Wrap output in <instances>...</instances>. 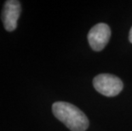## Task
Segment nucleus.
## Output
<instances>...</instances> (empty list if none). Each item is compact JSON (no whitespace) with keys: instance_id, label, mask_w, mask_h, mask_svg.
Listing matches in <instances>:
<instances>
[{"instance_id":"f257e3e1","label":"nucleus","mask_w":132,"mask_h":131,"mask_svg":"<svg viewBox=\"0 0 132 131\" xmlns=\"http://www.w3.org/2000/svg\"><path fill=\"white\" fill-rule=\"evenodd\" d=\"M54 116L63 123L71 131H85L89 127V119L76 106L65 101L55 102L52 106Z\"/></svg>"},{"instance_id":"f03ea898","label":"nucleus","mask_w":132,"mask_h":131,"mask_svg":"<svg viewBox=\"0 0 132 131\" xmlns=\"http://www.w3.org/2000/svg\"><path fill=\"white\" fill-rule=\"evenodd\" d=\"M93 85L97 92L108 97L118 95L123 88L119 77L108 73L97 75L93 79Z\"/></svg>"},{"instance_id":"7ed1b4c3","label":"nucleus","mask_w":132,"mask_h":131,"mask_svg":"<svg viewBox=\"0 0 132 131\" xmlns=\"http://www.w3.org/2000/svg\"><path fill=\"white\" fill-rule=\"evenodd\" d=\"M111 37V29L105 23H98L89 30L88 41L95 51H102L108 44Z\"/></svg>"},{"instance_id":"20e7f679","label":"nucleus","mask_w":132,"mask_h":131,"mask_svg":"<svg viewBox=\"0 0 132 131\" xmlns=\"http://www.w3.org/2000/svg\"><path fill=\"white\" fill-rule=\"evenodd\" d=\"M21 12V3L17 0H8L4 3L1 19L5 30L8 32H13L16 29Z\"/></svg>"},{"instance_id":"39448f33","label":"nucleus","mask_w":132,"mask_h":131,"mask_svg":"<svg viewBox=\"0 0 132 131\" xmlns=\"http://www.w3.org/2000/svg\"><path fill=\"white\" fill-rule=\"evenodd\" d=\"M129 40L130 42L132 43V27L130 28V34H129Z\"/></svg>"}]
</instances>
